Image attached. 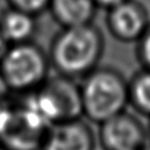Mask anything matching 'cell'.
Returning a JSON list of instances; mask_svg holds the SVG:
<instances>
[{
	"instance_id": "1",
	"label": "cell",
	"mask_w": 150,
	"mask_h": 150,
	"mask_svg": "<svg viewBox=\"0 0 150 150\" xmlns=\"http://www.w3.org/2000/svg\"><path fill=\"white\" fill-rule=\"evenodd\" d=\"M104 47V35L93 22L61 27L52 39L48 57L56 74L76 80L98 66Z\"/></svg>"
},
{
	"instance_id": "2",
	"label": "cell",
	"mask_w": 150,
	"mask_h": 150,
	"mask_svg": "<svg viewBox=\"0 0 150 150\" xmlns=\"http://www.w3.org/2000/svg\"><path fill=\"white\" fill-rule=\"evenodd\" d=\"M81 80L82 116L87 120L100 124L127 110L129 80L117 69L97 66Z\"/></svg>"
},
{
	"instance_id": "3",
	"label": "cell",
	"mask_w": 150,
	"mask_h": 150,
	"mask_svg": "<svg viewBox=\"0 0 150 150\" xmlns=\"http://www.w3.org/2000/svg\"><path fill=\"white\" fill-rule=\"evenodd\" d=\"M20 105L48 128L54 123L82 116L79 83L60 74L49 75L38 89L23 94Z\"/></svg>"
},
{
	"instance_id": "4",
	"label": "cell",
	"mask_w": 150,
	"mask_h": 150,
	"mask_svg": "<svg viewBox=\"0 0 150 150\" xmlns=\"http://www.w3.org/2000/svg\"><path fill=\"white\" fill-rule=\"evenodd\" d=\"M50 69L48 53L34 41L9 45L0 60V70L11 93L21 95L42 86Z\"/></svg>"
},
{
	"instance_id": "5",
	"label": "cell",
	"mask_w": 150,
	"mask_h": 150,
	"mask_svg": "<svg viewBox=\"0 0 150 150\" xmlns=\"http://www.w3.org/2000/svg\"><path fill=\"white\" fill-rule=\"evenodd\" d=\"M97 136L103 150H138L148 143L146 127L127 110L100 123Z\"/></svg>"
},
{
	"instance_id": "6",
	"label": "cell",
	"mask_w": 150,
	"mask_h": 150,
	"mask_svg": "<svg viewBox=\"0 0 150 150\" xmlns=\"http://www.w3.org/2000/svg\"><path fill=\"white\" fill-rule=\"evenodd\" d=\"M107 29L121 42H137L150 26L146 7L138 0H124L107 9Z\"/></svg>"
},
{
	"instance_id": "7",
	"label": "cell",
	"mask_w": 150,
	"mask_h": 150,
	"mask_svg": "<svg viewBox=\"0 0 150 150\" xmlns=\"http://www.w3.org/2000/svg\"><path fill=\"white\" fill-rule=\"evenodd\" d=\"M96 136L81 117L54 123L46 132L40 150H94Z\"/></svg>"
},
{
	"instance_id": "8",
	"label": "cell",
	"mask_w": 150,
	"mask_h": 150,
	"mask_svg": "<svg viewBox=\"0 0 150 150\" xmlns=\"http://www.w3.org/2000/svg\"><path fill=\"white\" fill-rule=\"evenodd\" d=\"M38 16L11 6L0 11V32L8 45L33 41L38 32Z\"/></svg>"
},
{
	"instance_id": "9",
	"label": "cell",
	"mask_w": 150,
	"mask_h": 150,
	"mask_svg": "<svg viewBox=\"0 0 150 150\" xmlns=\"http://www.w3.org/2000/svg\"><path fill=\"white\" fill-rule=\"evenodd\" d=\"M98 6L95 0H49L48 11L60 27L91 23Z\"/></svg>"
},
{
	"instance_id": "10",
	"label": "cell",
	"mask_w": 150,
	"mask_h": 150,
	"mask_svg": "<svg viewBox=\"0 0 150 150\" xmlns=\"http://www.w3.org/2000/svg\"><path fill=\"white\" fill-rule=\"evenodd\" d=\"M129 104L138 114L150 117V69L142 68L129 80Z\"/></svg>"
},
{
	"instance_id": "11",
	"label": "cell",
	"mask_w": 150,
	"mask_h": 150,
	"mask_svg": "<svg viewBox=\"0 0 150 150\" xmlns=\"http://www.w3.org/2000/svg\"><path fill=\"white\" fill-rule=\"evenodd\" d=\"M5 1L7 2V6L26 11L36 16L48 11V5H49V0H5Z\"/></svg>"
},
{
	"instance_id": "12",
	"label": "cell",
	"mask_w": 150,
	"mask_h": 150,
	"mask_svg": "<svg viewBox=\"0 0 150 150\" xmlns=\"http://www.w3.org/2000/svg\"><path fill=\"white\" fill-rule=\"evenodd\" d=\"M136 43V55L142 68L150 69V26Z\"/></svg>"
},
{
	"instance_id": "13",
	"label": "cell",
	"mask_w": 150,
	"mask_h": 150,
	"mask_svg": "<svg viewBox=\"0 0 150 150\" xmlns=\"http://www.w3.org/2000/svg\"><path fill=\"white\" fill-rule=\"evenodd\" d=\"M9 94H11V89H9V87H8L6 80H5V77L0 70V101L6 100Z\"/></svg>"
},
{
	"instance_id": "14",
	"label": "cell",
	"mask_w": 150,
	"mask_h": 150,
	"mask_svg": "<svg viewBox=\"0 0 150 150\" xmlns=\"http://www.w3.org/2000/svg\"><path fill=\"white\" fill-rule=\"evenodd\" d=\"M6 102H7L6 100L0 101V127L2 125L5 120L7 118V116L9 114V110H11V107H12V104L6 103Z\"/></svg>"
},
{
	"instance_id": "15",
	"label": "cell",
	"mask_w": 150,
	"mask_h": 150,
	"mask_svg": "<svg viewBox=\"0 0 150 150\" xmlns=\"http://www.w3.org/2000/svg\"><path fill=\"white\" fill-rule=\"evenodd\" d=\"M95 1H96V4H97L98 7L104 8V9H108L109 7L115 6V5H117V4H120V2H122L124 0H95Z\"/></svg>"
},
{
	"instance_id": "16",
	"label": "cell",
	"mask_w": 150,
	"mask_h": 150,
	"mask_svg": "<svg viewBox=\"0 0 150 150\" xmlns=\"http://www.w3.org/2000/svg\"><path fill=\"white\" fill-rule=\"evenodd\" d=\"M8 43H7V41L5 40V38L2 36V34H1V32H0V60H1V57H2V55L5 54V52H6V49L8 48Z\"/></svg>"
},
{
	"instance_id": "17",
	"label": "cell",
	"mask_w": 150,
	"mask_h": 150,
	"mask_svg": "<svg viewBox=\"0 0 150 150\" xmlns=\"http://www.w3.org/2000/svg\"><path fill=\"white\" fill-rule=\"evenodd\" d=\"M146 130H148V142L150 143V123H149V125L146 127Z\"/></svg>"
},
{
	"instance_id": "18",
	"label": "cell",
	"mask_w": 150,
	"mask_h": 150,
	"mask_svg": "<svg viewBox=\"0 0 150 150\" xmlns=\"http://www.w3.org/2000/svg\"><path fill=\"white\" fill-rule=\"evenodd\" d=\"M0 150H9V149H7V148H5V146L0 145Z\"/></svg>"
},
{
	"instance_id": "19",
	"label": "cell",
	"mask_w": 150,
	"mask_h": 150,
	"mask_svg": "<svg viewBox=\"0 0 150 150\" xmlns=\"http://www.w3.org/2000/svg\"><path fill=\"white\" fill-rule=\"evenodd\" d=\"M138 150H146L145 148H142V149H138Z\"/></svg>"
}]
</instances>
